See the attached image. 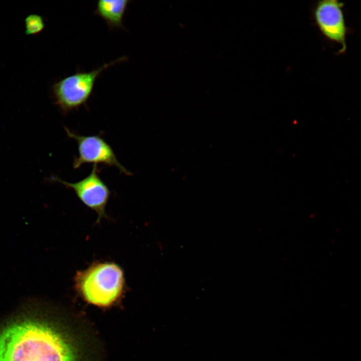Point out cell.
I'll list each match as a JSON object with an SVG mask.
<instances>
[{"label":"cell","instance_id":"cell-8","mask_svg":"<svg viewBox=\"0 0 361 361\" xmlns=\"http://www.w3.org/2000/svg\"><path fill=\"white\" fill-rule=\"evenodd\" d=\"M25 32L28 35H34L41 32L45 28L43 18L37 14L29 15L25 19Z\"/></svg>","mask_w":361,"mask_h":361},{"label":"cell","instance_id":"cell-2","mask_svg":"<svg viewBox=\"0 0 361 361\" xmlns=\"http://www.w3.org/2000/svg\"><path fill=\"white\" fill-rule=\"evenodd\" d=\"M76 291L88 303L100 307L110 306L123 295L125 281L120 266L111 261H96L76 272Z\"/></svg>","mask_w":361,"mask_h":361},{"label":"cell","instance_id":"cell-6","mask_svg":"<svg viewBox=\"0 0 361 361\" xmlns=\"http://www.w3.org/2000/svg\"><path fill=\"white\" fill-rule=\"evenodd\" d=\"M343 6L344 4L338 1L323 0L318 2L314 11V19L320 31L328 40L341 46L340 54L346 51L348 33Z\"/></svg>","mask_w":361,"mask_h":361},{"label":"cell","instance_id":"cell-3","mask_svg":"<svg viewBox=\"0 0 361 361\" xmlns=\"http://www.w3.org/2000/svg\"><path fill=\"white\" fill-rule=\"evenodd\" d=\"M122 57L89 72H77L65 77L52 85L54 104L67 114L86 105L92 94L95 81L102 72L116 63L126 60Z\"/></svg>","mask_w":361,"mask_h":361},{"label":"cell","instance_id":"cell-4","mask_svg":"<svg viewBox=\"0 0 361 361\" xmlns=\"http://www.w3.org/2000/svg\"><path fill=\"white\" fill-rule=\"evenodd\" d=\"M68 136L77 143L78 154L74 157L73 167L77 169L82 165L89 163L102 164L117 167L121 173L132 175L128 170L118 161L111 146L100 135H83L64 127Z\"/></svg>","mask_w":361,"mask_h":361},{"label":"cell","instance_id":"cell-5","mask_svg":"<svg viewBox=\"0 0 361 361\" xmlns=\"http://www.w3.org/2000/svg\"><path fill=\"white\" fill-rule=\"evenodd\" d=\"M99 172L98 165H93L90 173L78 182H68L56 176H51L49 180L71 189L84 205L97 214L99 221L106 217V207L111 193Z\"/></svg>","mask_w":361,"mask_h":361},{"label":"cell","instance_id":"cell-7","mask_svg":"<svg viewBox=\"0 0 361 361\" xmlns=\"http://www.w3.org/2000/svg\"><path fill=\"white\" fill-rule=\"evenodd\" d=\"M129 2L128 0H99L94 13L102 18L110 28H124L123 17Z\"/></svg>","mask_w":361,"mask_h":361},{"label":"cell","instance_id":"cell-1","mask_svg":"<svg viewBox=\"0 0 361 361\" xmlns=\"http://www.w3.org/2000/svg\"><path fill=\"white\" fill-rule=\"evenodd\" d=\"M0 361H78L69 338L50 322L25 318L0 330Z\"/></svg>","mask_w":361,"mask_h":361}]
</instances>
